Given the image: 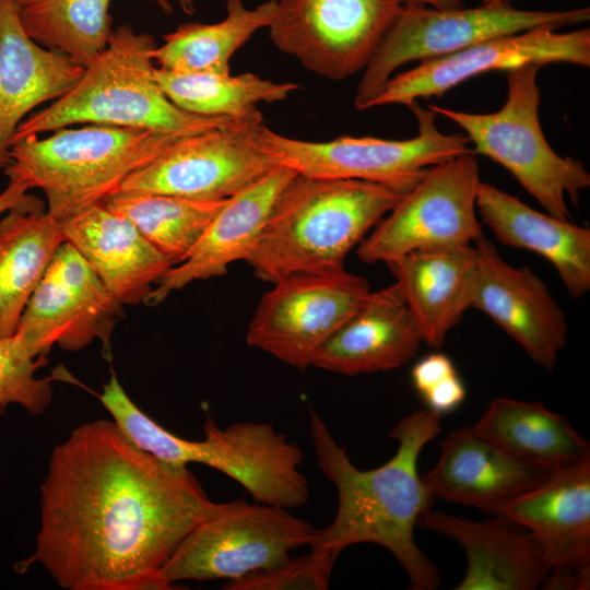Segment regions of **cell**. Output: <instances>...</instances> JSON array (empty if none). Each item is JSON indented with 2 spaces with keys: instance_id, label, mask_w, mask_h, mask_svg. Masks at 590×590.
Here are the masks:
<instances>
[{
  "instance_id": "cell-1",
  "label": "cell",
  "mask_w": 590,
  "mask_h": 590,
  "mask_svg": "<svg viewBox=\"0 0 590 590\" xmlns=\"http://www.w3.org/2000/svg\"><path fill=\"white\" fill-rule=\"evenodd\" d=\"M228 503L212 502L187 465L135 446L114 421L72 429L40 485L36 563L67 590H168L163 569L185 538Z\"/></svg>"
},
{
  "instance_id": "cell-2",
  "label": "cell",
  "mask_w": 590,
  "mask_h": 590,
  "mask_svg": "<svg viewBox=\"0 0 590 590\" xmlns=\"http://www.w3.org/2000/svg\"><path fill=\"white\" fill-rule=\"evenodd\" d=\"M441 416L427 408L404 416L389 433L398 441L394 456L378 468L359 470L323 420L310 410L317 465L337 488L338 508L331 524L317 530L309 547L338 558L350 545L377 544L402 566L410 589L438 588V569L417 546L414 528L435 500L418 474L417 460L423 448L439 434Z\"/></svg>"
},
{
  "instance_id": "cell-3",
  "label": "cell",
  "mask_w": 590,
  "mask_h": 590,
  "mask_svg": "<svg viewBox=\"0 0 590 590\" xmlns=\"http://www.w3.org/2000/svg\"><path fill=\"white\" fill-rule=\"evenodd\" d=\"M403 196L370 181L296 174L246 262L270 283L292 274L342 270L347 253Z\"/></svg>"
},
{
  "instance_id": "cell-4",
  "label": "cell",
  "mask_w": 590,
  "mask_h": 590,
  "mask_svg": "<svg viewBox=\"0 0 590 590\" xmlns=\"http://www.w3.org/2000/svg\"><path fill=\"white\" fill-rule=\"evenodd\" d=\"M99 400L120 430L140 449L176 465H209L249 492L258 503L286 509L309 499L300 448L269 423L241 422L221 428L208 416L204 438L189 440L161 426L127 394L113 371Z\"/></svg>"
},
{
  "instance_id": "cell-5",
  "label": "cell",
  "mask_w": 590,
  "mask_h": 590,
  "mask_svg": "<svg viewBox=\"0 0 590 590\" xmlns=\"http://www.w3.org/2000/svg\"><path fill=\"white\" fill-rule=\"evenodd\" d=\"M150 34L129 25L115 28L107 47L84 68L78 83L47 108L25 118L13 141L76 123L140 128L189 137L238 120L191 114L176 106L154 76Z\"/></svg>"
},
{
  "instance_id": "cell-6",
  "label": "cell",
  "mask_w": 590,
  "mask_h": 590,
  "mask_svg": "<svg viewBox=\"0 0 590 590\" xmlns=\"http://www.w3.org/2000/svg\"><path fill=\"white\" fill-rule=\"evenodd\" d=\"M180 138L106 125L66 127L47 138L31 134L14 141L4 174L28 188H39L48 213L63 220L103 204L129 175Z\"/></svg>"
},
{
  "instance_id": "cell-7",
  "label": "cell",
  "mask_w": 590,
  "mask_h": 590,
  "mask_svg": "<svg viewBox=\"0 0 590 590\" xmlns=\"http://www.w3.org/2000/svg\"><path fill=\"white\" fill-rule=\"evenodd\" d=\"M540 66L529 63L507 72V97L500 109L475 114L429 104L436 115L459 126L471 151L506 168L552 216L571 221L566 197L577 205L590 186L583 163L560 156L546 141L540 119Z\"/></svg>"
},
{
  "instance_id": "cell-8",
  "label": "cell",
  "mask_w": 590,
  "mask_h": 590,
  "mask_svg": "<svg viewBox=\"0 0 590 590\" xmlns=\"http://www.w3.org/2000/svg\"><path fill=\"white\" fill-rule=\"evenodd\" d=\"M408 107L416 118L417 134L406 140L342 135L312 142L284 137L266 125L262 140L280 165L299 175L370 181L405 194L433 166L471 150L463 133L446 134L437 128L432 109L418 102Z\"/></svg>"
},
{
  "instance_id": "cell-9",
  "label": "cell",
  "mask_w": 590,
  "mask_h": 590,
  "mask_svg": "<svg viewBox=\"0 0 590 590\" xmlns=\"http://www.w3.org/2000/svg\"><path fill=\"white\" fill-rule=\"evenodd\" d=\"M590 9L528 11L509 3L475 8L435 9L405 4L356 87L357 109H369L374 98L403 64L461 50L479 42L546 26L558 30L589 21Z\"/></svg>"
},
{
  "instance_id": "cell-10",
  "label": "cell",
  "mask_w": 590,
  "mask_h": 590,
  "mask_svg": "<svg viewBox=\"0 0 590 590\" xmlns=\"http://www.w3.org/2000/svg\"><path fill=\"white\" fill-rule=\"evenodd\" d=\"M317 530L286 508L244 499L229 502L200 522L180 543L163 569L172 589L182 580H236L274 569L291 551L310 546Z\"/></svg>"
},
{
  "instance_id": "cell-11",
  "label": "cell",
  "mask_w": 590,
  "mask_h": 590,
  "mask_svg": "<svg viewBox=\"0 0 590 590\" xmlns=\"http://www.w3.org/2000/svg\"><path fill=\"white\" fill-rule=\"evenodd\" d=\"M480 182L471 150L433 166L359 243L357 257L386 263L412 251L474 245L484 237L476 213Z\"/></svg>"
},
{
  "instance_id": "cell-12",
  "label": "cell",
  "mask_w": 590,
  "mask_h": 590,
  "mask_svg": "<svg viewBox=\"0 0 590 590\" xmlns=\"http://www.w3.org/2000/svg\"><path fill=\"white\" fill-rule=\"evenodd\" d=\"M262 117L182 137L121 185V192L228 199L279 166L262 140ZM118 191V192H119Z\"/></svg>"
},
{
  "instance_id": "cell-13",
  "label": "cell",
  "mask_w": 590,
  "mask_h": 590,
  "mask_svg": "<svg viewBox=\"0 0 590 590\" xmlns=\"http://www.w3.org/2000/svg\"><path fill=\"white\" fill-rule=\"evenodd\" d=\"M402 0H276L274 46L309 71L343 80L369 63L400 15Z\"/></svg>"
},
{
  "instance_id": "cell-14",
  "label": "cell",
  "mask_w": 590,
  "mask_h": 590,
  "mask_svg": "<svg viewBox=\"0 0 590 590\" xmlns=\"http://www.w3.org/2000/svg\"><path fill=\"white\" fill-rule=\"evenodd\" d=\"M263 294L248 326L247 343L290 366H311L318 349L368 298L363 276L345 269L282 278Z\"/></svg>"
},
{
  "instance_id": "cell-15",
  "label": "cell",
  "mask_w": 590,
  "mask_h": 590,
  "mask_svg": "<svg viewBox=\"0 0 590 590\" xmlns=\"http://www.w3.org/2000/svg\"><path fill=\"white\" fill-rule=\"evenodd\" d=\"M122 305L68 241L51 258L19 320V333L36 357H46L54 344L74 352L94 340L111 359V334L123 314Z\"/></svg>"
},
{
  "instance_id": "cell-16",
  "label": "cell",
  "mask_w": 590,
  "mask_h": 590,
  "mask_svg": "<svg viewBox=\"0 0 590 590\" xmlns=\"http://www.w3.org/2000/svg\"><path fill=\"white\" fill-rule=\"evenodd\" d=\"M556 62L590 66L588 27L558 33L555 28L541 26L492 37L456 52L421 61L405 72L393 74L374 98L370 108L408 106L420 98L440 97L464 81L491 71Z\"/></svg>"
},
{
  "instance_id": "cell-17",
  "label": "cell",
  "mask_w": 590,
  "mask_h": 590,
  "mask_svg": "<svg viewBox=\"0 0 590 590\" xmlns=\"http://www.w3.org/2000/svg\"><path fill=\"white\" fill-rule=\"evenodd\" d=\"M527 528L550 566L545 589L589 588L590 457L553 471L499 514Z\"/></svg>"
},
{
  "instance_id": "cell-18",
  "label": "cell",
  "mask_w": 590,
  "mask_h": 590,
  "mask_svg": "<svg viewBox=\"0 0 590 590\" xmlns=\"http://www.w3.org/2000/svg\"><path fill=\"white\" fill-rule=\"evenodd\" d=\"M474 248L476 272L471 309L484 312L534 363L552 370L567 344L565 312L531 268L511 266L484 237Z\"/></svg>"
},
{
  "instance_id": "cell-19",
  "label": "cell",
  "mask_w": 590,
  "mask_h": 590,
  "mask_svg": "<svg viewBox=\"0 0 590 590\" xmlns=\"http://www.w3.org/2000/svg\"><path fill=\"white\" fill-rule=\"evenodd\" d=\"M416 527L453 540L467 556V571L456 590H535L550 566L532 533L502 516L471 520L424 511Z\"/></svg>"
},
{
  "instance_id": "cell-20",
  "label": "cell",
  "mask_w": 590,
  "mask_h": 590,
  "mask_svg": "<svg viewBox=\"0 0 590 590\" xmlns=\"http://www.w3.org/2000/svg\"><path fill=\"white\" fill-rule=\"evenodd\" d=\"M551 473L510 456L471 426L452 430L441 441L436 465L422 480L435 498L499 516Z\"/></svg>"
},
{
  "instance_id": "cell-21",
  "label": "cell",
  "mask_w": 590,
  "mask_h": 590,
  "mask_svg": "<svg viewBox=\"0 0 590 590\" xmlns=\"http://www.w3.org/2000/svg\"><path fill=\"white\" fill-rule=\"evenodd\" d=\"M296 174L279 165L228 198L186 260L158 280L144 304L158 305L193 281L224 275L233 262L247 261L280 193Z\"/></svg>"
},
{
  "instance_id": "cell-22",
  "label": "cell",
  "mask_w": 590,
  "mask_h": 590,
  "mask_svg": "<svg viewBox=\"0 0 590 590\" xmlns=\"http://www.w3.org/2000/svg\"><path fill=\"white\" fill-rule=\"evenodd\" d=\"M20 5L0 0V167L10 163L19 125L38 105L57 101L81 79L84 68L62 52L31 39Z\"/></svg>"
},
{
  "instance_id": "cell-23",
  "label": "cell",
  "mask_w": 590,
  "mask_h": 590,
  "mask_svg": "<svg viewBox=\"0 0 590 590\" xmlns=\"http://www.w3.org/2000/svg\"><path fill=\"white\" fill-rule=\"evenodd\" d=\"M66 241L87 261L121 305L144 303L175 266L125 216L96 204L60 220Z\"/></svg>"
},
{
  "instance_id": "cell-24",
  "label": "cell",
  "mask_w": 590,
  "mask_h": 590,
  "mask_svg": "<svg viewBox=\"0 0 590 590\" xmlns=\"http://www.w3.org/2000/svg\"><path fill=\"white\" fill-rule=\"evenodd\" d=\"M423 343L393 283L371 292L363 305L316 352L311 366L347 376L404 366Z\"/></svg>"
},
{
  "instance_id": "cell-25",
  "label": "cell",
  "mask_w": 590,
  "mask_h": 590,
  "mask_svg": "<svg viewBox=\"0 0 590 590\" xmlns=\"http://www.w3.org/2000/svg\"><path fill=\"white\" fill-rule=\"evenodd\" d=\"M476 211L504 246L538 253L556 270L575 299L590 290V228L540 212L519 198L481 181Z\"/></svg>"
},
{
  "instance_id": "cell-26",
  "label": "cell",
  "mask_w": 590,
  "mask_h": 590,
  "mask_svg": "<svg viewBox=\"0 0 590 590\" xmlns=\"http://www.w3.org/2000/svg\"><path fill=\"white\" fill-rule=\"evenodd\" d=\"M422 335L439 350L471 309L476 272L474 245L426 249L386 262Z\"/></svg>"
},
{
  "instance_id": "cell-27",
  "label": "cell",
  "mask_w": 590,
  "mask_h": 590,
  "mask_svg": "<svg viewBox=\"0 0 590 590\" xmlns=\"http://www.w3.org/2000/svg\"><path fill=\"white\" fill-rule=\"evenodd\" d=\"M63 241L60 220L35 196L0 219V339L14 334L31 295Z\"/></svg>"
},
{
  "instance_id": "cell-28",
  "label": "cell",
  "mask_w": 590,
  "mask_h": 590,
  "mask_svg": "<svg viewBox=\"0 0 590 590\" xmlns=\"http://www.w3.org/2000/svg\"><path fill=\"white\" fill-rule=\"evenodd\" d=\"M472 427L518 460L551 472L590 457L588 440L541 402L497 398Z\"/></svg>"
},
{
  "instance_id": "cell-29",
  "label": "cell",
  "mask_w": 590,
  "mask_h": 590,
  "mask_svg": "<svg viewBox=\"0 0 590 590\" xmlns=\"http://www.w3.org/2000/svg\"><path fill=\"white\" fill-rule=\"evenodd\" d=\"M276 0L253 9L243 0H226V16L216 23H186L164 36L153 49L157 68L178 72L228 74L229 59L257 31L268 27Z\"/></svg>"
},
{
  "instance_id": "cell-30",
  "label": "cell",
  "mask_w": 590,
  "mask_h": 590,
  "mask_svg": "<svg viewBox=\"0 0 590 590\" xmlns=\"http://www.w3.org/2000/svg\"><path fill=\"white\" fill-rule=\"evenodd\" d=\"M154 76L165 95L182 110L234 119L262 117L258 104L281 102L299 88L296 83L273 82L249 72L178 73L155 67Z\"/></svg>"
},
{
  "instance_id": "cell-31",
  "label": "cell",
  "mask_w": 590,
  "mask_h": 590,
  "mask_svg": "<svg viewBox=\"0 0 590 590\" xmlns=\"http://www.w3.org/2000/svg\"><path fill=\"white\" fill-rule=\"evenodd\" d=\"M226 200L119 191L103 204L127 217L149 243L177 264L186 260Z\"/></svg>"
},
{
  "instance_id": "cell-32",
  "label": "cell",
  "mask_w": 590,
  "mask_h": 590,
  "mask_svg": "<svg viewBox=\"0 0 590 590\" xmlns=\"http://www.w3.org/2000/svg\"><path fill=\"white\" fill-rule=\"evenodd\" d=\"M111 0H30L20 21L31 39L85 68L107 47Z\"/></svg>"
},
{
  "instance_id": "cell-33",
  "label": "cell",
  "mask_w": 590,
  "mask_h": 590,
  "mask_svg": "<svg viewBox=\"0 0 590 590\" xmlns=\"http://www.w3.org/2000/svg\"><path fill=\"white\" fill-rule=\"evenodd\" d=\"M46 363V357L33 355L19 333L0 339V411L17 404L31 415H40L48 409L52 378L36 377Z\"/></svg>"
},
{
  "instance_id": "cell-34",
  "label": "cell",
  "mask_w": 590,
  "mask_h": 590,
  "mask_svg": "<svg viewBox=\"0 0 590 590\" xmlns=\"http://www.w3.org/2000/svg\"><path fill=\"white\" fill-rule=\"evenodd\" d=\"M337 558L329 553L310 548V552L268 570L250 573L225 583V590H324Z\"/></svg>"
},
{
  "instance_id": "cell-35",
  "label": "cell",
  "mask_w": 590,
  "mask_h": 590,
  "mask_svg": "<svg viewBox=\"0 0 590 590\" xmlns=\"http://www.w3.org/2000/svg\"><path fill=\"white\" fill-rule=\"evenodd\" d=\"M458 374L450 357L441 352H434L421 358L411 370V379L421 397Z\"/></svg>"
},
{
  "instance_id": "cell-36",
  "label": "cell",
  "mask_w": 590,
  "mask_h": 590,
  "mask_svg": "<svg viewBox=\"0 0 590 590\" xmlns=\"http://www.w3.org/2000/svg\"><path fill=\"white\" fill-rule=\"evenodd\" d=\"M467 389L458 374L448 378L422 398L427 409L441 415L453 412L465 400Z\"/></svg>"
},
{
  "instance_id": "cell-37",
  "label": "cell",
  "mask_w": 590,
  "mask_h": 590,
  "mask_svg": "<svg viewBox=\"0 0 590 590\" xmlns=\"http://www.w3.org/2000/svg\"><path fill=\"white\" fill-rule=\"evenodd\" d=\"M30 188L17 179H9L8 186L0 192V215L10 209L21 205L31 199L27 194Z\"/></svg>"
},
{
  "instance_id": "cell-38",
  "label": "cell",
  "mask_w": 590,
  "mask_h": 590,
  "mask_svg": "<svg viewBox=\"0 0 590 590\" xmlns=\"http://www.w3.org/2000/svg\"><path fill=\"white\" fill-rule=\"evenodd\" d=\"M405 4L425 5L435 9H459L464 7L461 0H402Z\"/></svg>"
},
{
  "instance_id": "cell-39",
  "label": "cell",
  "mask_w": 590,
  "mask_h": 590,
  "mask_svg": "<svg viewBox=\"0 0 590 590\" xmlns=\"http://www.w3.org/2000/svg\"><path fill=\"white\" fill-rule=\"evenodd\" d=\"M155 3L164 13L169 14L174 11L173 2L179 5L186 14H192L194 5L192 0H150Z\"/></svg>"
},
{
  "instance_id": "cell-40",
  "label": "cell",
  "mask_w": 590,
  "mask_h": 590,
  "mask_svg": "<svg viewBox=\"0 0 590 590\" xmlns=\"http://www.w3.org/2000/svg\"><path fill=\"white\" fill-rule=\"evenodd\" d=\"M510 0H482V4H499V3H509Z\"/></svg>"
},
{
  "instance_id": "cell-41",
  "label": "cell",
  "mask_w": 590,
  "mask_h": 590,
  "mask_svg": "<svg viewBox=\"0 0 590 590\" xmlns=\"http://www.w3.org/2000/svg\"><path fill=\"white\" fill-rule=\"evenodd\" d=\"M15 3H17L20 5V8L25 4L26 2H28L30 0H13Z\"/></svg>"
}]
</instances>
